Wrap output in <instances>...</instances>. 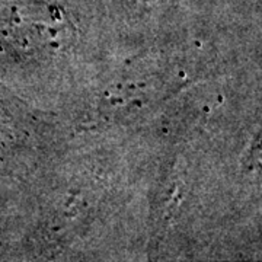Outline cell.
<instances>
[{
    "instance_id": "obj_1",
    "label": "cell",
    "mask_w": 262,
    "mask_h": 262,
    "mask_svg": "<svg viewBox=\"0 0 262 262\" xmlns=\"http://www.w3.org/2000/svg\"><path fill=\"white\" fill-rule=\"evenodd\" d=\"M136 2H155V0H136Z\"/></svg>"
}]
</instances>
